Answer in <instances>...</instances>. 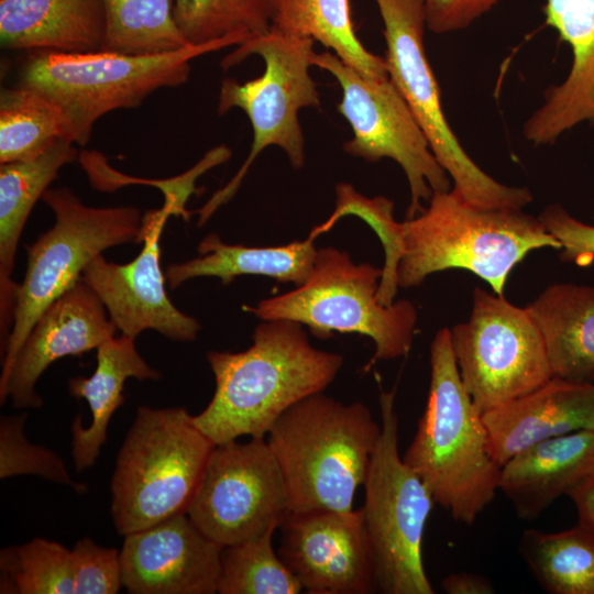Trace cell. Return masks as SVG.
Here are the masks:
<instances>
[{
    "label": "cell",
    "mask_w": 594,
    "mask_h": 594,
    "mask_svg": "<svg viewBox=\"0 0 594 594\" xmlns=\"http://www.w3.org/2000/svg\"><path fill=\"white\" fill-rule=\"evenodd\" d=\"M381 436L372 454L361 507L372 543L378 592L433 594L422 560L425 527L435 498L398 451L395 391L380 395Z\"/></svg>",
    "instance_id": "30bf717a"
},
{
    "label": "cell",
    "mask_w": 594,
    "mask_h": 594,
    "mask_svg": "<svg viewBox=\"0 0 594 594\" xmlns=\"http://www.w3.org/2000/svg\"><path fill=\"white\" fill-rule=\"evenodd\" d=\"M312 66L330 73L342 97L338 111L350 123L353 138L344 151L369 162L387 157L404 170L410 190L407 219L425 208L435 191L451 189V178L431 151L414 112L391 78L364 76L328 51L314 52Z\"/></svg>",
    "instance_id": "4fadbf2b"
},
{
    "label": "cell",
    "mask_w": 594,
    "mask_h": 594,
    "mask_svg": "<svg viewBox=\"0 0 594 594\" xmlns=\"http://www.w3.org/2000/svg\"><path fill=\"white\" fill-rule=\"evenodd\" d=\"M382 268L355 264L334 248L317 250L308 279L295 289L242 309L261 320H290L307 326L318 339L334 332L366 336L375 351L370 362L405 356L411 349L417 310L409 300L382 305L377 289Z\"/></svg>",
    "instance_id": "ba28073f"
},
{
    "label": "cell",
    "mask_w": 594,
    "mask_h": 594,
    "mask_svg": "<svg viewBox=\"0 0 594 594\" xmlns=\"http://www.w3.org/2000/svg\"><path fill=\"white\" fill-rule=\"evenodd\" d=\"M42 200L52 209L55 222L26 246V272L15 294L0 378L8 374L40 316L80 279L90 261L109 248L142 242L136 207L87 206L67 187L48 188Z\"/></svg>",
    "instance_id": "9c48e42d"
},
{
    "label": "cell",
    "mask_w": 594,
    "mask_h": 594,
    "mask_svg": "<svg viewBox=\"0 0 594 594\" xmlns=\"http://www.w3.org/2000/svg\"><path fill=\"white\" fill-rule=\"evenodd\" d=\"M382 427L367 406L312 394L287 409L266 441L285 479L292 512L353 509Z\"/></svg>",
    "instance_id": "277c9868"
},
{
    "label": "cell",
    "mask_w": 594,
    "mask_h": 594,
    "mask_svg": "<svg viewBox=\"0 0 594 594\" xmlns=\"http://www.w3.org/2000/svg\"><path fill=\"white\" fill-rule=\"evenodd\" d=\"M314 40L271 29L250 38L229 53L220 63L228 69L250 55H258L265 63L264 73L240 82L233 78L222 81L217 112L232 108L244 111L251 122L253 141L246 160L238 173L196 212L198 226H204L219 207L238 191L249 168L267 146H278L294 168L305 164V139L298 112L305 107H318L319 95L310 76Z\"/></svg>",
    "instance_id": "52a82bcc"
},
{
    "label": "cell",
    "mask_w": 594,
    "mask_h": 594,
    "mask_svg": "<svg viewBox=\"0 0 594 594\" xmlns=\"http://www.w3.org/2000/svg\"><path fill=\"white\" fill-rule=\"evenodd\" d=\"M59 140L73 142L68 120L56 103L25 87L1 89L0 164L34 158Z\"/></svg>",
    "instance_id": "f1b7e54d"
},
{
    "label": "cell",
    "mask_w": 594,
    "mask_h": 594,
    "mask_svg": "<svg viewBox=\"0 0 594 594\" xmlns=\"http://www.w3.org/2000/svg\"><path fill=\"white\" fill-rule=\"evenodd\" d=\"M518 551L543 591L594 594V534L579 522L560 532L527 529Z\"/></svg>",
    "instance_id": "83f0119b"
},
{
    "label": "cell",
    "mask_w": 594,
    "mask_h": 594,
    "mask_svg": "<svg viewBox=\"0 0 594 594\" xmlns=\"http://www.w3.org/2000/svg\"><path fill=\"white\" fill-rule=\"evenodd\" d=\"M312 235L276 246H245L206 235L198 244L200 256L169 264L165 272L168 286L176 289L196 277H217L228 285L240 275H262L283 283L304 284L314 267L317 249Z\"/></svg>",
    "instance_id": "484cf974"
},
{
    "label": "cell",
    "mask_w": 594,
    "mask_h": 594,
    "mask_svg": "<svg viewBox=\"0 0 594 594\" xmlns=\"http://www.w3.org/2000/svg\"><path fill=\"white\" fill-rule=\"evenodd\" d=\"M158 380L161 373L142 358L135 339L121 334L112 337L97 349V366L89 377L68 380V392L87 402L92 416L84 427L80 415L72 424V457L80 472L91 468L107 441L108 425L116 410L124 403L123 386L128 378Z\"/></svg>",
    "instance_id": "cb8c5ba5"
},
{
    "label": "cell",
    "mask_w": 594,
    "mask_h": 594,
    "mask_svg": "<svg viewBox=\"0 0 594 594\" xmlns=\"http://www.w3.org/2000/svg\"><path fill=\"white\" fill-rule=\"evenodd\" d=\"M502 0H424L426 25L437 34L461 31Z\"/></svg>",
    "instance_id": "74e56055"
},
{
    "label": "cell",
    "mask_w": 594,
    "mask_h": 594,
    "mask_svg": "<svg viewBox=\"0 0 594 594\" xmlns=\"http://www.w3.org/2000/svg\"><path fill=\"white\" fill-rule=\"evenodd\" d=\"M173 209L164 204L142 218V249L125 264L97 255L81 278L95 290L123 336L136 339L144 330H155L169 340L191 342L201 329L197 319L180 311L169 299L166 277L160 264V240Z\"/></svg>",
    "instance_id": "2e32d148"
},
{
    "label": "cell",
    "mask_w": 594,
    "mask_h": 594,
    "mask_svg": "<svg viewBox=\"0 0 594 594\" xmlns=\"http://www.w3.org/2000/svg\"><path fill=\"white\" fill-rule=\"evenodd\" d=\"M117 331L98 295L80 277L34 323L8 374L0 378L1 405L9 397L15 408L41 407L35 385L43 372L58 359L97 350Z\"/></svg>",
    "instance_id": "ac0fdd59"
},
{
    "label": "cell",
    "mask_w": 594,
    "mask_h": 594,
    "mask_svg": "<svg viewBox=\"0 0 594 594\" xmlns=\"http://www.w3.org/2000/svg\"><path fill=\"white\" fill-rule=\"evenodd\" d=\"M546 345L553 376L594 382V286H548L526 306Z\"/></svg>",
    "instance_id": "d4e9b609"
},
{
    "label": "cell",
    "mask_w": 594,
    "mask_h": 594,
    "mask_svg": "<svg viewBox=\"0 0 594 594\" xmlns=\"http://www.w3.org/2000/svg\"><path fill=\"white\" fill-rule=\"evenodd\" d=\"M429 205L403 223L404 253L397 282L419 286L430 274L461 268L503 295L512 270L532 250L561 249L539 217L521 209L471 205L453 188L435 191Z\"/></svg>",
    "instance_id": "3957f363"
},
{
    "label": "cell",
    "mask_w": 594,
    "mask_h": 594,
    "mask_svg": "<svg viewBox=\"0 0 594 594\" xmlns=\"http://www.w3.org/2000/svg\"><path fill=\"white\" fill-rule=\"evenodd\" d=\"M490 450L503 466L543 440L594 430V382L552 376L532 392L482 415Z\"/></svg>",
    "instance_id": "ffe728a7"
},
{
    "label": "cell",
    "mask_w": 594,
    "mask_h": 594,
    "mask_svg": "<svg viewBox=\"0 0 594 594\" xmlns=\"http://www.w3.org/2000/svg\"><path fill=\"white\" fill-rule=\"evenodd\" d=\"M450 331L461 380L482 415L532 392L553 376L532 316L504 295L476 287L469 319Z\"/></svg>",
    "instance_id": "7c38bea8"
},
{
    "label": "cell",
    "mask_w": 594,
    "mask_h": 594,
    "mask_svg": "<svg viewBox=\"0 0 594 594\" xmlns=\"http://www.w3.org/2000/svg\"><path fill=\"white\" fill-rule=\"evenodd\" d=\"M26 414L6 415L0 419V479L37 475L85 493V483L74 481L61 457L30 442L24 433Z\"/></svg>",
    "instance_id": "e575fe53"
},
{
    "label": "cell",
    "mask_w": 594,
    "mask_h": 594,
    "mask_svg": "<svg viewBox=\"0 0 594 594\" xmlns=\"http://www.w3.org/2000/svg\"><path fill=\"white\" fill-rule=\"evenodd\" d=\"M569 497L576 508L578 522L594 534V476L575 488Z\"/></svg>",
    "instance_id": "ab89813d"
},
{
    "label": "cell",
    "mask_w": 594,
    "mask_h": 594,
    "mask_svg": "<svg viewBox=\"0 0 594 594\" xmlns=\"http://www.w3.org/2000/svg\"><path fill=\"white\" fill-rule=\"evenodd\" d=\"M539 219L559 241L563 262L587 266L594 261V226L575 219L558 204L546 207Z\"/></svg>",
    "instance_id": "8d00e7d4"
},
{
    "label": "cell",
    "mask_w": 594,
    "mask_h": 594,
    "mask_svg": "<svg viewBox=\"0 0 594 594\" xmlns=\"http://www.w3.org/2000/svg\"><path fill=\"white\" fill-rule=\"evenodd\" d=\"M174 19L190 45L245 41L272 29L276 0H173Z\"/></svg>",
    "instance_id": "4dcf8cb0"
},
{
    "label": "cell",
    "mask_w": 594,
    "mask_h": 594,
    "mask_svg": "<svg viewBox=\"0 0 594 594\" xmlns=\"http://www.w3.org/2000/svg\"><path fill=\"white\" fill-rule=\"evenodd\" d=\"M546 24L572 53L564 80L550 86L542 105L524 123V136L536 145L556 142L583 122H594V0H546Z\"/></svg>",
    "instance_id": "d6986e66"
},
{
    "label": "cell",
    "mask_w": 594,
    "mask_h": 594,
    "mask_svg": "<svg viewBox=\"0 0 594 594\" xmlns=\"http://www.w3.org/2000/svg\"><path fill=\"white\" fill-rule=\"evenodd\" d=\"M77 157L74 143L55 142L41 155L0 164V352L10 337L16 283L13 282L15 254L25 222L35 205L57 177L59 169Z\"/></svg>",
    "instance_id": "603a6c76"
},
{
    "label": "cell",
    "mask_w": 594,
    "mask_h": 594,
    "mask_svg": "<svg viewBox=\"0 0 594 594\" xmlns=\"http://www.w3.org/2000/svg\"><path fill=\"white\" fill-rule=\"evenodd\" d=\"M594 476V430H582L535 443L502 468L499 492L526 521L539 518L563 495Z\"/></svg>",
    "instance_id": "44dd1931"
},
{
    "label": "cell",
    "mask_w": 594,
    "mask_h": 594,
    "mask_svg": "<svg viewBox=\"0 0 594 594\" xmlns=\"http://www.w3.org/2000/svg\"><path fill=\"white\" fill-rule=\"evenodd\" d=\"M100 0H0V43L7 50L90 53L102 50Z\"/></svg>",
    "instance_id": "7402d4cb"
},
{
    "label": "cell",
    "mask_w": 594,
    "mask_h": 594,
    "mask_svg": "<svg viewBox=\"0 0 594 594\" xmlns=\"http://www.w3.org/2000/svg\"><path fill=\"white\" fill-rule=\"evenodd\" d=\"M0 593L75 594L70 550L44 538L3 548Z\"/></svg>",
    "instance_id": "d6a6232c"
},
{
    "label": "cell",
    "mask_w": 594,
    "mask_h": 594,
    "mask_svg": "<svg viewBox=\"0 0 594 594\" xmlns=\"http://www.w3.org/2000/svg\"><path fill=\"white\" fill-rule=\"evenodd\" d=\"M240 44L229 38L146 55L35 51L23 63L18 86L56 103L68 120L73 142L86 145L106 113L135 108L161 88L183 85L194 58Z\"/></svg>",
    "instance_id": "5b68a950"
},
{
    "label": "cell",
    "mask_w": 594,
    "mask_h": 594,
    "mask_svg": "<svg viewBox=\"0 0 594 594\" xmlns=\"http://www.w3.org/2000/svg\"><path fill=\"white\" fill-rule=\"evenodd\" d=\"M100 1L106 15L101 51L146 55L190 45L175 22L173 0Z\"/></svg>",
    "instance_id": "f546056e"
},
{
    "label": "cell",
    "mask_w": 594,
    "mask_h": 594,
    "mask_svg": "<svg viewBox=\"0 0 594 594\" xmlns=\"http://www.w3.org/2000/svg\"><path fill=\"white\" fill-rule=\"evenodd\" d=\"M278 554L309 594L378 592L362 508L290 512L280 524Z\"/></svg>",
    "instance_id": "9a60e30c"
},
{
    "label": "cell",
    "mask_w": 594,
    "mask_h": 594,
    "mask_svg": "<svg viewBox=\"0 0 594 594\" xmlns=\"http://www.w3.org/2000/svg\"><path fill=\"white\" fill-rule=\"evenodd\" d=\"M272 28L318 41L364 76L389 77L385 57L367 51L356 36L349 0H276Z\"/></svg>",
    "instance_id": "4316f807"
},
{
    "label": "cell",
    "mask_w": 594,
    "mask_h": 594,
    "mask_svg": "<svg viewBox=\"0 0 594 594\" xmlns=\"http://www.w3.org/2000/svg\"><path fill=\"white\" fill-rule=\"evenodd\" d=\"M222 549L187 513L124 536L122 582L133 594H215Z\"/></svg>",
    "instance_id": "e0dca14e"
},
{
    "label": "cell",
    "mask_w": 594,
    "mask_h": 594,
    "mask_svg": "<svg viewBox=\"0 0 594 594\" xmlns=\"http://www.w3.org/2000/svg\"><path fill=\"white\" fill-rule=\"evenodd\" d=\"M271 529L227 546L221 554L220 594H298L302 586L273 547Z\"/></svg>",
    "instance_id": "1f68e13d"
},
{
    "label": "cell",
    "mask_w": 594,
    "mask_h": 594,
    "mask_svg": "<svg viewBox=\"0 0 594 594\" xmlns=\"http://www.w3.org/2000/svg\"><path fill=\"white\" fill-rule=\"evenodd\" d=\"M443 592L448 594H493L495 587L485 576L477 573H452L441 581Z\"/></svg>",
    "instance_id": "f35d334b"
},
{
    "label": "cell",
    "mask_w": 594,
    "mask_h": 594,
    "mask_svg": "<svg viewBox=\"0 0 594 594\" xmlns=\"http://www.w3.org/2000/svg\"><path fill=\"white\" fill-rule=\"evenodd\" d=\"M215 446L185 408L140 406L110 482L118 534L187 513Z\"/></svg>",
    "instance_id": "8992f818"
},
{
    "label": "cell",
    "mask_w": 594,
    "mask_h": 594,
    "mask_svg": "<svg viewBox=\"0 0 594 594\" xmlns=\"http://www.w3.org/2000/svg\"><path fill=\"white\" fill-rule=\"evenodd\" d=\"M207 361L215 393L193 420L217 446L266 437L287 409L332 383L343 356L312 346L298 322L262 320L246 350L209 351Z\"/></svg>",
    "instance_id": "6da1fadb"
},
{
    "label": "cell",
    "mask_w": 594,
    "mask_h": 594,
    "mask_svg": "<svg viewBox=\"0 0 594 594\" xmlns=\"http://www.w3.org/2000/svg\"><path fill=\"white\" fill-rule=\"evenodd\" d=\"M75 594H116L123 586L120 551L79 539L70 550Z\"/></svg>",
    "instance_id": "d590c367"
},
{
    "label": "cell",
    "mask_w": 594,
    "mask_h": 594,
    "mask_svg": "<svg viewBox=\"0 0 594 594\" xmlns=\"http://www.w3.org/2000/svg\"><path fill=\"white\" fill-rule=\"evenodd\" d=\"M403 460L457 522L472 525L499 492L502 466L461 380L448 328L431 342L427 403Z\"/></svg>",
    "instance_id": "7a4b0ae2"
},
{
    "label": "cell",
    "mask_w": 594,
    "mask_h": 594,
    "mask_svg": "<svg viewBox=\"0 0 594 594\" xmlns=\"http://www.w3.org/2000/svg\"><path fill=\"white\" fill-rule=\"evenodd\" d=\"M290 512L285 479L264 437L215 446L187 515L224 548L278 529Z\"/></svg>",
    "instance_id": "5bb4252c"
},
{
    "label": "cell",
    "mask_w": 594,
    "mask_h": 594,
    "mask_svg": "<svg viewBox=\"0 0 594 594\" xmlns=\"http://www.w3.org/2000/svg\"><path fill=\"white\" fill-rule=\"evenodd\" d=\"M375 2L384 24L388 76L414 112L431 151L453 182V189L480 208L522 209L530 204L532 195L528 188L507 186L491 177L468 155L452 132L425 51L424 0Z\"/></svg>",
    "instance_id": "8fae6325"
},
{
    "label": "cell",
    "mask_w": 594,
    "mask_h": 594,
    "mask_svg": "<svg viewBox=\"0 0 594 594\" xmlns=\"http://www.w3.org/2000/svg\"><path fill=\"white\" fill-rule=\"evenodd\" d=\"M336 194L334 211L323 223L314 227L309 234L317 238L345 216H356L364 220L375 231L384 249L377 299L382 305L391 306L399 287L397 270L404 253L403 223L394 218V202L383 196L365 197L346 183H339Z\"/></svg>",
    "instance_id": "836d02e7"
}]
</instances>
